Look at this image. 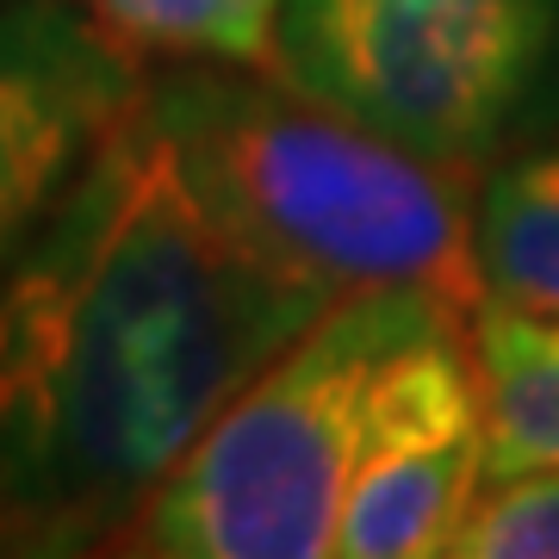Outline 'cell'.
Returning a JSON list of instances; mask_svg holds the SVG:
<instances>
[{"label": "cell", "instance_id": "52a82bcc", "mask_svg": "<svg viewBox=\"0 0 559 559\" xmlns=\"http://www.w3.org/2000/svg\"><path fill=\"white\" fill-rule=\"evenodd\" d=\"M479 299L559 318V138L528 143L479 175L473 193Z\"/></svg>", "mask_w": 559, "mask_h": 559}, {"label": "cell", "instance_id": "6da1fadb", "mask_svg": "<svg viewBox=\"0 0 559 559\" xmlns=\"http://www.w3.org/2000/svg\"><path fill=\"white\" fill-rule=\"evenodd\" d=\"M323 293L255 261L138 112L0 267V559L124 547Z\"/></svg>", "mask_w": 559, "mask_h": 559}, {"label": "cell", "instance_id": "3957f363", "mask_svg": "<svg viewBox=\"0 0 559 559\" xmlns=\"http://www.w3.org/2000/svg\"><path fill=\"white\" fill-rule=\"evenodd\" d=\"M466 305L385 286L348 293L286 342L224 404L162 479L124 554L150 559H318L336 554V522L360 466L392 360L460 318Z\"/></svg>", "mask_w": 559, "mask_h": 559}, {"label": "cell", "instance_id": "7a4b0ae2", "mask_svg": "<svg viewBox=\"0 0 559 559\" xmlns=\"http://www.w3.org/2000/svg\"><path fill=\"white\" fill-rule=\"evenodd\" d=\"M143 106L200 205L286 280L330 305L385 286L479 305L466 175L411 156L274 69L168 62Z\"/></svg>", "mask_w": 559, "mask_h": 559}, {"label": "cell", "instance_id": "30bf717a", "mask_svg": "<svg viewBox=\"0 0 559 559\" xmlns=\"http://www.w3.org/2000/svg\"><path fill=\"white\" fill-rule=\"evenodd\" d=\"M454 559H559V466H522L491 473L479 498L466 503Z\"/></svg>", "mask_w": 559, "mask_h": 559}, {"label": "cell", "instance_id": "277c9868", "mask_svg": "<svg viewBox=\"0 0 559 559\" xmlns=\"http://www.w3.org/2000/svg\"><path fill=\"white\" fill-rule=\"evenodd\" d=\"M267 69L479 180L559 131V0H286Z\"/></svg>", "mask_w": 559, "mask_h": 559}, {"label": "cell", "instance_id": "8992f818", "mask_svg": "<svg viewBox=\"0 0 559 559\" xmlns=\"http://www.w3.org/2000/svg\"><path fill=\"white\" fill-rule=\"evenodd\" d=\"M150 69L81 0H0V267L138 112Z\"/></svg>", "mask_w": 559, "mask_h": 559}, {"label": "cell", "instance_id": "5b68a950", "mask_svg": "<svg viewBox=\"0 0 559 559\" xmlns=\"http://www.w3.org/2000/svg\"><path fill=\"white\" fill-rule=\"evenodd\" d=\"M485 473H491V429H485V380L473 330L460 318H441L392 360L380 385L373 429H367L360 466L342 498L336 554H448Z\"/></svg>", "mask_w": 559, "mask_h": 559}, {"label": "cell", "instance_id": "9c48e42d", "mask_svg": "<svg viewBox=\"0 0 559 559\" xmlns=\"http://www.w3.org/2000/svg\"><path fill=\"white\" fill-rule=\"evenodd\" d=\"M138 57L267 69L286 0H81Z\"/></svg>", "mask_w": 559, "mask_h": 559}, {"label": "cell", "instance_id": "ba28073f", "mask_svg": "<svg viewBox=\"0 0 559 559\" xmlns=\"http://www.w3.org/2000/svg\"><path fill=\"white\" fill-rule=\"evenodd\" d=\"M473 355H479L485 380L491 473L559 466V318L479 299L473 305Z\"/></svg>", "mask_w": 559, "mask_h": 559}]
</instances>
